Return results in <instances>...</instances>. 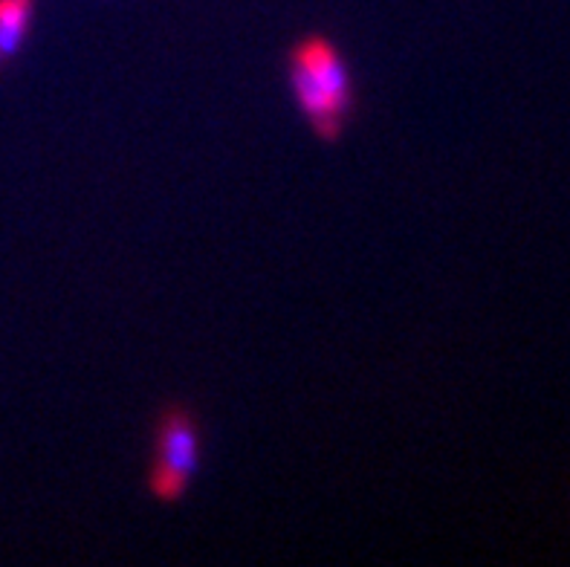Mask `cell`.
Returning <instances> with one entry per match:
<instances>
[{
	"mask_svg": "<svg viewBox=\"0 0 570 567\" xmlns=\"http://www.w3.org/2000/svg\"><path fill=\"white\" fill-rule=\"evenodd\" d=\"M154 458L148 469V489L157 501H180L200 469V420L183 402L163 405L154 423Z\"/></svg>",
	"mask_w": 570,
	"mask_h": 567,
	"instance_id": "cell-1",
	"label": "cell"
},
{
	"mask_svg": "<svg viewBox=\"0 0 570 567\" xmlns=\"http://www.w3.org/2000/svg\"><path fill=\"white\" fill-rule=\"evenodd\" d=\"M289 52H296V56L302 58V65L307 67V72L313 76L318 90L331 99L333 108L340 110L345 119H351L356 110V85L354 72L347 67L340 47H336L331 38L313 32V36L298 38V41L289 47Z\"/></svg>",
	"mask_w": 570,
	"mask_h": 567,
	"instance_id": "cell-2",
	"label": "cell"
},
{
	"mask_svg": "<svg viewBox=\"0 0 570 567\" xmlns=\"http://www.w3.org/2000/svg\"><path fill=\"white\" fill-rule=\"evenodd\" d=\"M36 18V0H0V70L23 50Z\"/></svg>",
	"mask_w": 570,
	"mask_h": 567,
	"instance_id": "cell-3",
	"label": "cell"
}]
</instances>
